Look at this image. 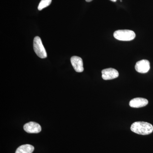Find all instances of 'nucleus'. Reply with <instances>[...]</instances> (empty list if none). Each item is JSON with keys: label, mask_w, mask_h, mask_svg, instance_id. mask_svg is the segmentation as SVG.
<instances>
[{"label": "nucleus", "mask_w": 153, "mask_h": 153, "mask_svg": "<svg viewBox=\"0 0 153 153\" xmlns=\"http://www.w3.org/2000/svg\"><path fill=\"white\" fill-rule=\"evenodd\" d=\"M131 130L135 133L146 135L153 132V126L149 123L136 122L131 125Z\"/></svg>", "instance_id": "f257e3e1"}, {"label": "nucleus", "mask_w": 153, "mask_h": 153, "mask_svg": "<svg viewBox=\"0 0 153 153\" xmlns=\"http://www.w3.org/2000/svg\"><path fill=\"white\" fill-rule=\"evenodd\" d=\"M114 38L121 41H130L136 37L135 33L130 30H118L114 33Z\"/></svg>", "instance_id": "f03ea898"}, {"label": "nucleus", "mask_w": 153, "mask_h": 153, "mask_svg": "<svg viewBox=\"0 0 153 153\" xmlns=\"http://www.w3.org/2000/svg\"><path fill=\"white\" fill-rule=\"evenodd\" d=\"M33 48L36 55L41 58H45L47 57V53L44 48L41 38L36 36L33 41Z\"/></svg>", "instance_id": "7ed1b4c3"}, {"label": "nucleus", "mask_w": 153, "mask_h": 153, "mask_svg": "<svg viewBox=\"0 0 153 153\" xmlns=\"http://www.w3.org/2000/svg\"><path fill=\"white\" fill-rule=\"evenodd\" d=\"M118 76V72L114 68H106L102 71V77L104 80L115 79L117 78Z\"/></svg>", "instance_id": "20e7f679"}, {"label": "nucleus", "mask_w": 153, "mask_h": 153, "mask_svg": "<svg viewBox=\"0 0 153 153\" xmlns=\"http://www.w3.org/2000/svg\"><path fill=\"white\" fill-rule=\"evenodd\" d=\"M136 70L139 73H146L150 68V62L147 60H142L138 61L135 66Z\"/></svg>", "instance_id": "39448f33"}, {"label": "nucleus", "mask_w": 153, "mask_h": 153, "mask_svg": "<svg viewBox=\"0 0 153 153\" xmlns=\"http://www.w3.org/2000/svg\"><path fill=\"white\" fill-rule=\"evenodd\" d=\"M25 131L31 134H36L40 132L41 131V126L34 122H30L25 125L24 126Z\"/></svg>", "instance_id": "423d86ee"}, {"label": "nucleus", "mask_w": 153, "mask_h": 153, "mask_svg": "<svg viewBox=\"0 0 153 153\" xmlns=\"http://www.w3.org/2000/svg\"><path fill=\"white\" fill-rule=\"evenodd\" d=\"M71 62L75 71L77 72H82L84 70L83 61L81 57L74 56L71 57Z\"/></svg>", "instance_id": "0eeeda50"}, {"label": "nucleus", "mask_w": 153, "mask_h": 153, "mask_svg": "<svg viewBox=\"0 0 153 153\" xmlns=\"http://www.w3.org/2000/svg\"><path fill=\"white\" fill-rule=\"evenodd\" d=\"M149 103L147 100L141 97H137L131 100L129 102L130 106L134 108H139L146 106Z\"/></svg>", "instance_id": "6e6552de"}, {"label": "nucleus", "mask_w": 153, "mask_h": 153, "mask_svg": "<svg viewBox=\"0 0 153 153\" xmlns=\"http://www.w3.org/2000/svg\"><path fill=\"white\" fill-rule=\"evenodd\" d=\"M34 150V147L31 145H22L17 149L16 153H32Z\"/></svg>", "instance_id": "1a4fd4ad"}, {"label": "nucleus", "mask_w": 153, "mask_h": 153, "mask_svg": "<svg viewBox=\"0 0 153 153\" xmlns=\"http://www.w3.org/2000/svg\"><path fill=\"white\" fill-rule=\"evenodd\" d=\"M52 1V0H41L38 5V10H41L48 7L51 4Z\"/></svg>", "instance_id": "9d476101"}, {"label": "nucleus", "mask_w": 153, "mask_h": 153, "mask_svg": "<svg viewBox=\"0 0 153 153\" xmlns=\"http://www.w3.org/2000/svg\"><path fill=\"white\" fill-rule=\"evenodd\" d=\"M93 1V0H85L86 2H89L91 1Z\"/></svg>", "instance_id": "9b49d317"}, {"label": "nucleus", "mask_w": 153, "mask_h": 153, "mask_svg": "<svg viewBox=\"0 0 153 153\" xmlns=\"http://www.w3.org/2000/svg\"><path fill=\"white\" fill-rule=\"evenodd\" d=\"M110 1H111L114 2H115L117 1V0H110Z\"/></svg>", "instance_id": "f8f14e48"}]
</instances>
